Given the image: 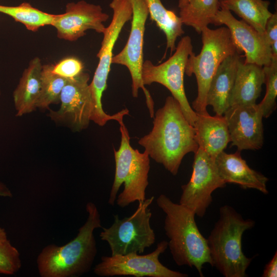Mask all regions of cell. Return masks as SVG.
<instances>
[{
    "instance_id": "44dd1931",
    "label": "cell",
    "mask_w": 277,
    "mask_h": 277,
    "mask_svg": "<svg viewBox=\"0 0 277 277\" xmlns=\"http://www.w3.org/2000/svg\"><path fill=\"white\" fill-rule=\"evenodd\" d=\"M42 66L40 58L35 57L24 70L13 93L16 116L30 113L36 109L41 90Z\"/></svg>"
},
{
    "instance_id": "7c38bea8",
    "label": "cell",
    "mask_w": 277,
    "mask_h": 277,
    "mask_svg": "<svg viewBox=\"0 0 277 277\" xmlns=\"http://www.w3.org/2000/svg\"><path fill=\"white\" fill-rule=\"evenodd\" d=\"M226 184L218 173L215 158L199 148L194 153L190 179L181 186L179 204L203 217L212 202L213 192Z\"/></svg>"
},
{
    "instance_id": "30bf717a",
    "label": "cell",
    "mask_w": 277,
    "mask_h": 277,
    "mask_svg": "<svg viewBox=\"0 0 277 277\" xmlns=\"http://www.w3.org/2000/svg\"><path fill=\"white\" fill-rule=\"evenodd\" d=\"M167 248L168 242L163 240L147 254L132 252L103 256L94 267V272L101 276L188 277L187 274L171 270L160 262L159 256Z\"/></svg>"
},
{
    "instance_id": "3957f363",
    "label": "cell",
    "mask_w": 277,
    "mask_h": 277,
    "mask_svg": "<svg viewBox=\"0 0 277 277\" xmlns=\"http://www.w3.org/2000/svg\"><path fill=\"white\" fill-rule=\"evenodd\" d=\"M159 207L165 213L164 228L169 239L168 247L175 264L194 267L204 276L205 264H211L207 239L200 232L191 210L162 194L156 199Z\"/></svg>"
},
{
    "instance_id": "5b68a950",
    "label": "cell",
    "mask_w": 277,
    "mask_h": 277,
    "mask_svg": "<svg viewBox=\"0 0 277 277\" xmlns=\"http://www.w3.org/2000/svg\"><path fill=\"white\" fill-rule=\"evenodd\" d=\"M119 124L121 141L118 149L113 148L115 171L108 203L113 206L116 201L119 207L124 208L134 202L145 200L150 157L146 151L142 153L132 148L123 121Z\"/></svg>"
},
{
    "instance_id": "d6986e66",
    "label": "cell",
    "mask_w": 277,
    "mask_h": 277,
    "mask_svg": "<svg viewBox=\"0 0 277 277\" xmlns=\"http://www.w3.org/2000/svg\"><path fill=\"white\" fill-rule=\"evenodd\" d=\"M241 58L239 53L227 57L220 64L211 80L206 102L207 106H212L216 115H223L230 107L238 65Z\"/></svg>"
},
{
    "instance_id": "4dcf8cb0",
    "label": "cell",
    "mask_w": 277,
    "mask_h": 277,
    "mask_svg": "<svg viewBox=\"0 0 277 277\" xmlns=\"http://www.w3.org/2000/svg\"><path fill=\"white\" fill-rule=\"evenodd\" d=\"M262 276H277V251H276L271 260L266 265Z\"/></svg>"
},
{
    "instance_id": "603a6c76",
    "label": "cell",
    "mask_w": 277,
    "mask_h": 277,
    "mask_svg": "<svg viewBox=\"0 0 277 277\" xmlns=\"http://www.w3.org/2000/svg\"><path fill=\"white\" fill-rule=\"evenodd\" d=\"M152 21L162 31L166 37V50L171 54L175 51L177 38L184 33L180 17L172 11L167 9L161 0H143Z\"/></svg>"
},
{
    "instance_id": "ba28073f",
    "label": "cell",
    "mask_w": 277,
    "mask_h": 277,
    "mask_svg": "<svg viewBox=\"0 0 277 277\" xmlns=\"http://www.w3.org/2000/svg\"><path fill=\"white\" fill-rule=\"evenodd\" d=\"M109 6L113 11L112 18L103 33L101 46L96 55L99 58L98 64L89 84L93 104L91 120L98 125L104 124L110 118V115L103 110L102 97L107 88L114 45L124 26L131 19L132 16V8L129 0H112Z\"/></svg>"
},
{
    "instance_id": "ac0fdd59",
    "label": "cell",
    "mask_w": 277,
    "mask_h": 277,
    "mask_svg": "<svg viewBox=\"0 0 277 277\" xmlns=\"http://www.w3.org/2000/svg\"><path fill=\"white\" fill-rule=\"evenodd\" d=\"M194 127L199 148L213 158L223 151L231 142L224 115L211 116L207 111L196 112Z\"/></svg>"
},
{
    "instance_id": "7a4b0ae2",
    "label": "cell",
    "mask_w": 277,
    "mask_h": 277,
    "mask_svg": "<svg viewBox=\"0 0 277 277\" xmlns=\"http://www.w3.org/2000/svg\"><path fill=\"white\" fill-rule=\"evenodd\" d=\"M86 209L87 219L74 239L62 246L48 245L39 253L37 262L41 276H76L90 270L97 253L94 231L102 226L96 205L88 202Z\"/></svg>"
},
{
    "instance_id": "52a82bcc",
    "label": "cell",
    "mask_w": 277,
    "mask_h": 277,
    "mask_svg": "<svg viewBox=\"0 0 277 277\" xmlns=\"http://www.w3.org/2000/svg\"><path fill=\"white\" fill-rule=\"evenodd\" d=\"M154 196L138 202L135 212L130 216L120 219L113 215V223L103 228L100 236L109 245L112 255L132 252L141 254L155 242L156 236L150 221L152 212L149 208Z\"/></svg>"
},
{
    "instance_id": "ffe728a7",
    "label": "cell",
    "mask_w": 277,
    "mask_h": 277,
    "mask_svg": "<svg viewBox=\"0 0 277 277\" xmlns=\"http://www.w3.org/2000/svg\"><path fill=\"white\" fill-rule=\"evenodd\" d=\"M265 81V76L263 66L246 63L241 58L238 65L231 97L230 107L256 104Z\"/></svg>"
},
{
    "instance_id": "83f0119b",
    "label": "cell",
    "mask_w": 277,
    "mask_h": 277,
    "mask_svg": "<svg viewBox=\"0 0 277 277\" xmlns=\"http://www.w3.org/2000/svg\"><path fill=\"white\" fill-rule=\"evenodd\" d=\"M21 267L18 251L11 244L5 230L0 227V273L12 275Z\"/></svg>"
},
{
    "instance_id": "4fadbf2b",
    "label": "cell",
    "mask_w": 277,
    "mask_h": 277,
    "mask_svg": "<svg viewBox=\"0 0 277 277\" xmlns=\"http://www.w3.org/2000/svg\"><path fill=\"white\" fill-rule=\"evenodd\" d=\"M88 73L82 72L67 79L61 96V107L50 110L49 116L55 122L67 123L75 130L86 128L91 121L93 110Z\"/></svg>"
},
{
    "instance_id": "d6a6232c",
    "label": "cell",
    "mask_w": 277,
    "mask_h": 277,
    "mask_svg": "<svg viewBox=\"0 0 277 277\" xmlns=\"http://www.w3.org/2000/svg\"><path fill=\"white\" fill-rule=\"evenodd\" d=\"M189 0H179L178 6L179 8L182 7L185 5Z\"/></svg>"
},
{
    "instance_id": "6da1fadb",
    "label": "cell",
    "mask_w": 277,
    "mask_h": 277,
    "mask_svg": "<svg viewBox=\"0 0 277 277\" xmlns=\"http://www.w3.org/2000/svg\"><path fill=\"white\" fill-rule=\"evenodd\" d=\"M153 118L152 130L138 143L149 157L175 175L185 155L194 153L199 148L194 127L172 96L166 98Z\"/></svg>"
},
{
    "instance_id": "7402d4cb",
    "label": "cell",
    "mask_w": 277,
    "mask_h": 277,
    "mask_svg": "<svg viewBox=\"0 0 277 277\" xmlns=\"http://www.w3.org/2000/svg\"><path fill=\"white\" fill-rule=\"evenodd\" d=\"M221 6L234 12L243 21L260 33H264L268 19L270 2L265 0H220Z\"/></svg>"
},
{
    "instance_id": "5bb4252c",
    "label": "cell",
    "mask_w": 277,
    "mask_h": 277,
    "mask_svg": "<svg viewBox=\"0 0 277 277\" xmlns=\"http://www.w3.org/2000/svg\"><path fill=\"white\" fill-rule=\"evenodd\" d=\"M212 24L224 25L228 28L237 47L242 53H245V63L263 67L271 63L272 58L271 48L264 33H259L242 19H237L230 11L222 6Z\"/></svg>"
},
{
    "instance_id": "f546056e",
    "label": "cell",
    "mask_w": 277,
    "mask_h": 277,
    "mask_svg": "<svg viewBox=\"0 0 277 277\" xmlns=\"http://www.w3.org/2000/svg\"><path fill=\"white\" fill-rule=\"evenodd\" d=\"M264 34L270 44L272 58H277V13H272L268 19Z\"/></svg>"
},
{
    "instance_id": "e0dca14e",
    "label": "cell",
    "mask_w": 277,
    "mask_h": 277,
    "mask_svg": "<svg viewBox=\"0 0 277 277\" xmlns=\"http://www.w3.org/2000/svg\"><path fill=\"white\" fill-rule=\"evenodd\" d=\"M215 162L218 173L226 184L233 183L243 189H254L264 194L268 193V179L249 167L240 151L227 153L223 151L215 157Z\"/></svg>"
},
{
    "instance_id": "2e32d148",
    "label": "cell",
    "mask_w": 277,
    "mask_h": 277,
    "mask_svg": "<svg viewBox=\"0 0 277 277\" xmlns=\"http://www.w3.org/2000/svg\"><path fill=\"white\" fill-rule=\"evenodd\" d=\"M231 145L238 151L259 150L264 143L263 113L256 104L230 107L223 115Z\"/></svg>"
},
{
    "instance_id": "9a60e30c",
    "label": "cell",
    "mask_w": 277,
    "mask_h": 277,
    "mask_svg": "<svg viewBox=\"0 0 277 277\" xmlns=\"http://www.w3.org/2000/svg\"><path fill=\"white\" fill-rule=\"evenodd\" d=\"M108 18L101 6L80 1L68 3L65 12L57 14L52 26L59 38L73 42L85 35L88 30L103 33L106 29L104 23Z\"/></svg>"
},
{
    "instance_id": "cb8c5ba5",
    "label": "cell",
    "mask_w": 277,
    "mask_h": 277,
    "mask_svg": "<svg viewBox=\"0 0 277 277\" xmlns=\"http://www.w3.org/2000/svg\"><path fill=\"white\" fill-rule=\"evenodd\" d=\"M221 8L220 0H189L180 8V16L183 24L193 28L199 33L212 24Z\"/></svg>"
},
{
    "instance_id": "484cf974",
    "label": "cell",
    "mask_w": 277,
    "mask_h": 277,
    "mask_svg": "<svg viewBox=\"0 0 277 277\" xmlns=\"http://www.w3.org/2000/svg\"><path fill=\"white\" fill-rule=\"evenodd\" d=\"M52 65H43L41 72V90L37 108L47 109L50 105L60 102L62 90L67 79L52 72Z\"/></svg>"
},
{
    "instance_id": "9c48e42d",
    "label": "cell",
    "mask_w": 277,
    "mask_h": 277,
    "mask_svg": "<svg viewBox=\"0 0 277 277\" xmlns=\"http://www.w3.org/2000/svg\"><path fill=\"white\" fill-rule=\"evenodd\" d=\"M192 52L191 39L185 36L179 41L174 53L163 63L155 65L149 60L144 62L141 75L144 86L157 83L167 88L179 102L187 120L194 127L196 112L189 103L184 85L186 64Z\"/></svg>"
},
{
    "instance_id": "d4e9b609",
    "label": "cell",
    "mask_w": 277,
    "mask_h": 277,
    "mask_svg": "<svg viewBox=\"0 0 277 277\" xmlns=\"http://www.w3.org/2000/svg\"><path fill=\"white\" fill-rule=\"evenodd\" d=\"M0 13L11 17L32 32L37 31L45 26H52L57 15L44 12L26 2L16 6L0 5Z\"/></svg>"
},
{
    "instance_id": "f1b7e54d",
    "label": "cell",
    "mask_w": 277,
    "mask_h": 277,
    "mask_svg": "<svg viewBox=\"0 0 277 277\" xmlns=\"http://www.w3.org/2000/svg\"><path fill=\"white\" fill-rule=\"evenodd\" d=\"M82 62L74 56L65 57L52 66V72L64 78L75 77L83 71Z\"/></svg>"
},
{
    "instance_id": "1f68e13d",
    "label": "cell",
    "mask_w": 277,
    "mask_h": 277,
    "mask_svg": "<svg viewBox=\"0 0 277 277\" xmlns=\"http://www.w3.org/2000/svg\"><path fill=\"white\" fill-rule=\"evenodd\" d=\"M0 196L4 197H10L12 196L10 191L1 182H0Z\"/></svg>"
},
{
    "instance_id": "4316f807",
    "label": "cell",
    "mask_w": 277,
    "mask_h": 277,
    "mask_svg": "<svg viewBox=\"0 0 277 277\" xmlns=\"http://www.w3.org/2000/svg\"><path fill=\"white\" fill-rule=\"evenodd\" d=\"M265 76L266 92L258 105L263 117L268 118L276 109L277 96V58H272L271 63L263 66Z\"/></svg>"
},
{
    "instance_id": "277c9868",
    "label": "cell",
    "mask_w": 277,
    "mask_h": 277,
    "mask_svg": "<svg viewBox=\"0 0 277 277\" xmlns=\"http://www.w3.org/2000/svg\"><path fill=\"white\" fill-rule=\"evenodd\" d=\"M255 222L244 219L232 207L225 205L220 209V217L207 239L211 266L225 277H246L252 258L243 253L242 239L244 232L251 229Z\"/></svg>"
},
{
    "instance_id": "8992f818",
    "label": "cell",
    "mask_w": 277,
    "mask_h": 277,
    "mask_svg": "<svg viewBox=\"0 0 277 277\" xmlns=\"http://www.w3.org/2000/svg\"><path fill=\"white\" fill-rule=\"evenodd\" d=\"M202 47L196 55L193 52L187 60L185 73L194 74L197 86V95L192 102L196 112L206 111L207 94L212 77L222 62L235 53L242 52L237 47L226 27L211 29L208 27L201 33Z\"/></svg>"
},
{
    "instance_id": "8fae6325",
    "label": "cell",
    "mask_w": 277,
    "mask_h": 277,
    "mask_svg": "<svg viewBox=\"0 0 277 277\" xmlns=\"http://www.w3.org/2000/svg\"><path fill=\"white\" fill-rule=\"evenodd\" d=\"M129 1L132 8L130 32L124 48L118 54L113 56L112 64L122 65L128 68L132 79V96L137 97L139 89H142L145 95L150 117L153 118L154 102L149 91L143 83L141 75L144 63V36L149 12L143 0Z\"/></svg>"
}]
</instances>
